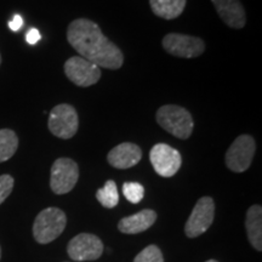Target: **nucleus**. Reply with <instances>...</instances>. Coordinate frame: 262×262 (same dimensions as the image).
Masks as SVG:
<instances>
[{
    "mask_svg": "<svg viewBox=\"0 0 262 262\" xmlns=\"http://www.w3.org/2000/svg\"><path fill=\"white\" fill-rule=\"evenodd\" d=\"M123 194L133 204H137L143 199L145 188L139 182H125L123 185Z\"/></svg>",
    "mask_w": 262,
    "mask_h": 262,
    "instance_id": "6ab92c4d",
    "label": "nucleus"
},
{
    "mask_svg": "<svg viewBox=\"0 0 262 262\" xmlns=\"http://www.w3.org/2000/svg\"><path fill=\"white\" fill-rule=\"evenodd\" d=\"M215 216V203L210 196H203L196 202L185 226V233L188 238H195L210 227Z\"/></svg>",
    "mask_w": 262,
    "mask_h": 262,
    "instance_id": "6e6552de",
    "label": "nucleus"
},
{
    "mask_svg": "<svg viewBox=\"0 0 262 262\" xmlns=\"http://www.w3.org/2000/svg\"><path fill=\"white\" fill-rule=\"evenodd\" d=\"M142 158V150L135 143L124 142L108 153L107 160L116 169H129L135 166Z\"/></svg>",
    "mask_w": 262,
    "mask_h": 262,
    "instance_id": "ddd939ff",
    "label": "nucleus"
},
{
    "mask_svg": "<svg viewBox=\"0 0 262 262\" xmlns=\"http://www.w3.org/2000/svg\"><path fill=\"white\" fill-rule=\"evenodd\" d=\"M157 220V212L155 210L145 209L135 215L127 216L119 221L118 228L122 233L137 234L145 232L150 226H153Z\"/></svg>",
    "mask_w": 262,
    "mask_h": 262,
    "instance_id": "4468645a",
    "label": "nucleus"
},
{
    "mask_svg": "<svg viewBox=\"0 0 262 262\" xmlns=\"http://www.w3.org/2000/svg\"><path fill=\"white\" fill-rule=\"evenodd\" d=\"M14 178L10 175H2L0 176V204L4 203V201L10 195L14 188Z\"/></svg>",
    "mask_w": 262,
    "mask_h": 262,
    "instance_id": "412c9836",
    "label": "nucleus"
},
{
    "mask_svg": "<svg viewBox=\"0 0 262 262\" xmlns=\"http://www.w3.org/2000/svg\"><path fill=\"white\" fill-rule=\"evenodd\" d=\"M187 0H149V5L156 16L164 19L179 17L186 8Z\"/></svg>",
    "mask_w": 262,
    "mask_h": 262,
    "instance_id": "dca6fc26",
    "label": "nucleus"
},
{
    "mask_svg": "<svg viewBox=\"0 0 262 262\" xmlns=\"http://www.w3.org/2000/svg\"><path fill=\"white\" fill-rule=\"evenodd\" d=\"M41 35L37 28H31L26 34V41L28 42L29 45H35L37 42L40 40Z\"/></svg>",
    "mask_w": 262,
    "mask_h": 262,
    "instance_id": "4be33fe9",
    "label": "nucleus"
},
{
    "mask_svg": "<svg viewBox=\"0 0 262 262\" xmlns=\"http://www.w3.org/2000/svg\"><path fill=\"white\" fill-rule=\"evenodd\" d=\"M248 238L256 250H262V208L260 205H253L247 211L245 220Z\"/></svg>",
    "mask_w": 262,
    "mask_h": 262,
    "instance_id": "2eb2a0df",
    "label": "nucleus"
},
{
    "mask_svg": "<svg viewBox=\"0 0 262 262\" xmlns=\"http://www.w3.org/2000/svg\"><path fill=\"white\" fill-rule=\"evenodd\" d=\"M67 217L58 208H48L39 212L33 225V235L39 244H49L60 237L66 228Z\"/></svg>",
    "mask_w": 262,
    "mask_h": 262,
    "instance_id": "7ed1b4c3",
    "label": "nucleus"
},
{
    "mask_svg": "<svg viewBox=\"0 0 262 262\" xmlns=\"http://www.w3.org/2000/svg\"><path fill=\"white\" fill-rule=\"evenodd\" d=\"M255 149V140L250 135L238 136L226 152L227 168L234 172H244L251 165Z\"/></svg>",
    "mask_w": 262,
    "mask_h": 262,
    "instance_id": "423d86ee",
    "label": "nucleus"
},
{
    "mask_svg": "<svg viewBox=\"0 0 262 262\" xmlns=\"http://www.w3.org/2000/svg\"><path fill=\"white\" fill-rule=\"evenodd\" d=\"M134 262H164L163 254L157 245H148L135 257Z\"/></svg>",
    "mask_w": 262,
    "mask_h": 262,
    "instance_id": "aec40b11",
    "label": "nucleus"
},
{
    "mask_svg": "<svg viewBox=\"0 0 262 262\" xmlns=\"http://www.w3.org/2000/svg\"><path fill=\"white\" fill-rule=\"evenodd\" d=\"M96 198L100 204L107 209L116 208L119 203V193L116 182L112 180H108L106 185L96 192Z\"/></svg>",
    "mask_w": 262,
    "mask_h": 262,
    "instance_id": "a211bd4d",
    "label": "nucleus"
},
{
    "mask_svg": "<svg viewBox=\"0 0 262 262\" xmlns=\"http://www.w3.org/2000/svg\"><path fill=\"white\" fill-rule=\"evenodd\" d=\"M68 42L80 57L106 70H119L124 63L123 52L103 35L97 24L88 18H77L67 29Z\"/></svg>",
    "mask_w": 262,
    "mask_h": 262,
    "instance_id": "f257e3e1",
    "label": "nucleus"
},
{
    "mask_svg": "<svg viewBox=\"0 0 262 262\" xmlns=\"http://www.w3.org/2000/svg\"><path fill=\"white\" fill-rule=\"evenodd\" d=\"M22 26H24V18H22L19 15H15L14 18L9 22L10 29L14 32H18L19 29L22 28Z\"/></svg>",
    "mask_w": 262,
    "mask_h": 262,
    "instance_id": "5701e85b",
    "label": "nucleus"
},
{
    "mask_svg": "<svg viewBox=\"0 0 262 262\" xmlns=\"http://www.w3.org/2000/svg\"><path fill=\"white\" fill-rule=\"evenodd\" d=\"M49 130L58 139L68 140L77 134L79 118L77 111L71 104L61 103L51 110L49 116Z\"/></svg>",
    "mask_w": 262,
    "mask_h": 262,
    "instance_id": "20e7f679",
    "label": "nucleus"
},
{
    "mask_svg": "<svg viewBox=\"0 0 262 262\" xmlns=\"http://www.w3.org/2000/svg\"><path fill=\"white\" fill-rule=\"evenodd\" d=\"M163 48L168 54L176 57H199L205 51V44L201 38L192 35L169 33L163 38Z\"/></svg>",
    "mask_w": 262,
    "mask_h": 262,
    "instance_id": "0eeeda50",
    "label": "nucleus"
},
{
    "mask_svg": "<svg viewBox=\"0 0 262 262\" xmlns=\"http://www.w3.org/2000/svg\"><path fill=\"white\" fill-rule=\"evenodd\" d=\"M67 251L74 261H94L102 255L103 244L96 235L80 233L70 242Z\"/></svg>",
    "mask_w": 262,
    "mask_h": 262,
    "instance_id": "9b49d317",
    "label": "nucleus"
},
{
    "mask_svg": "<svg viewBox=\"0 0 262 262\" xmlns=\"http://www.w3.org/2000/svg\"><path fill=\"white\" fill-rule=\"evenodd\" d=\"M205 262H217L216 260H208V261H205Z\"/></svg>",
    "mask_w": 262,
    "mask_h": 262,
    "instance_id": "b1692460",
    "label": "nucleus"
},
{
    "mask_svg": "<svg viewBox=\"0 0 262 262\" xmlns=\"http://www.w3.org/2000/svg\"><path fill=\"white\" fill-rule=\"evenodd\" d=\"M0 257H2V248H0Z\"/></svg>",
    "mask_w": 262,
    "mask_h": 262,
    "instance_id": "393cba45",
    "label": "nucleus"
},
{
    "mask_svg": "<svg viewBox=\"0 0 262 262\" xmlns=\"http://www.w3.org/2000/svg\"><path fill=\"white\" fill-rule=\"evenodd\" d=\"M0 64H2V56H0Z\"/></svg>",
    "mask_w": 262,
    "mask_h": 262,
    "instance_id": "a878e982",
    "label": "nucleus"
},
{
    "mask_svg": "<svg viewBox=\"0 0 262 262\" xmlns=\"http://www.w3.org/2000/svg\"><path fill=\"white\" fill-rule=\"evenodd\" d=\"M157 123L164 130L181 140L188 139L194 126L191 113L186 108L176 104H165L160 107L157 111Z\"/></svg>",
    "mask_w": 262,
    "mask_h": 262,
    "instance_id": "f03ea898",
    "label": "nucleus"
},
{
    "mask_svg": "<svg viewBox=\"0 0 262 262\" xmlns=\"http://www.w3.org/2000/svg\"><path fill=\"white\" fill-rule=\"evenodd\" d=\"M64 73L73 84L88 88L100 80L101 68L83 57L73 56L66 61Z\"/></svg>",
    "mask_w": 262,
    "mask_h": 262,
    "instance_id": "1a4fd4ad",
    "label": "nucleus"
},
{
    "mask_svg": "<svg viewBox=\"0 0 262 262\" xmlns=\"http://www.w3.org/2000/svg\"><path fill=\"white\" fill-rule=\"evenodd\" d=\"M79 179L78 164L70 158H58L51 166L50 187L56 194L71 192Z\"/></svg>",
    "mask_w": 262,
    "mask_h": 262,
    "instance_id": "39448f33",
    "label": "nucleus"
},
{
    "mask_svg": "<svg viewBox=\"0 0 262 262\" xmlns=\"http://www.w3.org/2000/svg\"><path fill=\"white\" fill-rule=\"evenodd\" d=\"M18 147V137L12 130H0V163L6 162L15 155Z\"/></svg>",
    "mask_w": 262,
    "mask_h": 262,
    "instance_id": "f3484780",
    "label": "nucleus"
},
{
    "mask_svg": "<svg viewBox=\"0 0 262 262\" xmlns=\"http://www.w3.org/2000/svg\"><path fill=\"white\" fill-rule=\"evenodd\" d=\"M211 2L216 12L228 27L241 29L247 24L244 6L239 0H211Z\"/></svg>",
    "mask_w": 262,
    "mask_h": 262,
    "instance_id": "f8f14e48",
    "label": "nucleus"
},
{
    "mask_svg": "<svg viewBox=\"0 0 262 262\" xmlns=\"http://www.w3.org/2000/svg\"><path fill=\"white\" fill-rule=\"evenodd\" d=\"M153 169L162 178H171L181 168L182 158L178 149L165 143L153 146L149 152Z\"/></svg>",
    "mask_w": 262,
    "mask_h": 262,
    "instance_id": "9d476101",
    "label": "nucleus"
}]
</instances>
